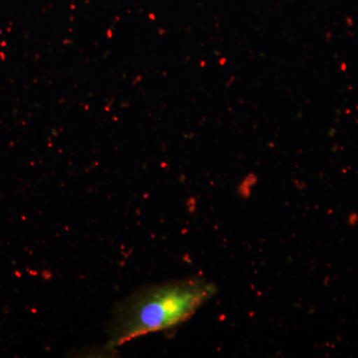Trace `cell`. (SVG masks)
Masks as SVG:
<instances>
[{
  "label": "cell",
  "mask_w": 358,
  "mask_h": 358,
  "mask_svg": "<svg viewBox=\"0 0 358 358\" xmlns=\"http://www.w3.org/2000/svg\"><path fill=\"white\" fill-rule=\"evenodd\" d=\"M217 293L214 282L201 277L148 285L120 301L113 312L108 336L112 348L189 320Z\"/></svg>",
  "instance_id": "1"
}]
</instances>
